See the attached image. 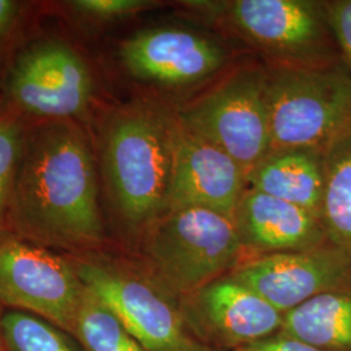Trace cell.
<instances>
[{
  "mask_svg": "<svg viewBox=\"0 0 351 351\" xmlns=\"http://www.w3.org/2000/svg\"><path fill=\"white\" fill-rule=\"evenodd\" d=\"M280 333L324 351H351V285L326 291L284 315Z\"/></svg>",
  "mask_w": 351,
  "mask_h": 351,
  "instance_id": "16",
  "label": "cell"
},
{
  "mask_svg": "<svg viewBox=\"0 0 351 351\" xmlns=\"http://www.w3.org/2000/svg\"><path fill=\"white\" fill-rule=\"evenodd\" d=\"M237 351H324L307 342L293 339L282 333H277L269 339H263L261 342L252 343L243 349Z\"/></svg>",
  "mask_w": 351,
  "mask_h": 351,
  "instance_id": "23",
  "label": "cell"
},
{
  "mask_svg": "<svg viewBox=\"0 0 351 351\" xmlns=\"http://www.w3.org/2000/svg\"><path fill=\"white\" fill-rule=\"evenodd\" d=\"M24 3L16 0H0V50L10 42L20 21Z\"/></svg>",
  "mask_w": 351,
  "mask_h": 351,
  "instance_id": "24",
  "label": "cell"
},
{
  "mask_svg": "<svg viewBox=\"0 0 351 351\" xmlns=\"http://www.w3.org/2000/svg\"><path fill=\"white\" fill-rule=\"evenodd\" d=\"M29 123L7 101L0 104V234L8 232L13 184Z\"/></svg>",
  "mask_w": 351,
  "mask_h": 351,
  "instance_id": "20",
  "label": "cell"
},
{
  "mask_svg": "<svg viewBox=\"0 0 351 351\" xmlns=\"http://www.w3.org/2000/svg\"><path fill=\"white\" fill-rule=\"evenodd\" d=\"M82 284L147 351H213L189 332L180 297L147 264L139 267L97 250L68 255Z\"/></svg>",
  "mask_w": 351,
  "mask_h": 351,
  "instance_id": "3",
  "label": "cell"
},
{
  "mask_svg": "<svg viewBox=\"0 0 351 351\" xmlns=\"http://www.w3.org/2000/svg\"><path fill=\"white\" fill-rule=\"evenodd\" d=\"M251 189L289 202L320 219L324 168L323 150L269 151L247 175Z\"/></svg>",
  "mask_w": 351,
  "mask_h": 351,
  "instance_id": "15",
  "label": "cell"
},
{
  "mask_svg": "<svg viewBox=\"0 0 351 351\" xmlns=\"http://www.w3.org/2000/svg\"><path fill=\"white\" fill-rule=\"evenodd\" d=\"M193 337L213 350L237 351L277 335L284 314L230 275L180 297Z\"/></svg>",
  "mask_w": 351,
  "mask_h": 351,
  "instance_id": "9",
  "label": "cell"
},
{
  "mask_svg": "<svg viewBox=\"0 0 351 351\" xmlns=\"http://www.w3.org/2000/svg\"><path fill=\"white\" fill-rule=\"evenodd\" d=\"M178 120L233 158L246 176L271 151L267 72L242 69L177 113Z\"/></svg>",
  "mask_w": 351,
  "mask_h": 351,
  "instance_id": "6",
  "label": "cell"
},
{
  "mask_svg": "<svg viewBox=\"0 0 351 351\" xmlns=\"http://www.w3.org/2000/svg\"><path fill=\"white\" fill-rule=\"evenodd\" d=\"M73 336L85 351H147L86 287L75 319Z\"/></svg>",
  "mask_w": 351,
  "mask_h": 351,
  "instance_id": "18",
  "label": "cell"
},
{
  "mask_svg": "<svg viewBox=\"0 0 351 351\" xmlns=\"http://www.w3.org/2000/svg\"><path fill=\"white\" fill-rule=\"evenodd\" d=\"M271 151L323 150L351 125V71L319 63L267 72Z\"/></svg>",
  "mask_w": 351,
  "mask_h": 351,
  "instance_id": "5",
  "label": "cell"
},
{
  "mask_svg": "<svg viewBox=\"0 0 351 351\" xmlns=\"http://www.w3.org/2000/svg\"><path fill=\"white\" fill-rule=\"evenodd\" d=\"M156 3L150 0H71L60 5L71 16L90 24H104L146 11Z\"/></svg>",
  "mask_w": 351,
  "mask_h": 351,
  "instance_id": "21",
  "label": "cell"
},
{
  "mask_svg": "<svg viewBox=\"0 0 351 351\" xmlns=\"http://www.w3.org/2000/svg\"><path fill=\"white\" fill-rule=\"evenodd\" d=\"M3 313H4V308H3V306L0 303V351H4L3 341H1V316H3Z\"/></svg>",
  "mask_w": 351,
  "mask_h": 351,
  "instance_id": "25",
  "label": "cell"
},
{
  "mask_svg": "<svg viewBox=\"0 0 351 351\" xmlns=\"http://www.w3.org/2000/svg\"><path fill=\"white\" fill-rule=\"evenodd\" d=\"M120 59L136 80L182 86L216 73L226 62L220 45L195 32L164 26L128 38L120 47Z\"/></svg>",
  "mask_w": 351,
  "mask_h": 351,
  "instance_id": "11",
  "label": "cell"
},
{
  "mask_svg": "<svg viewBox=\"0 0 351 351\" xmlns=\"http://www.w3.org/2000/svg\"><path fill=\"white\" fill-rule=\"evenodd\" d=\"M142 246L147 267L178 297L233 272L245 251L232 216L197 207L169 210Z\"/></svg>",
  "mask_w": 351,
  "mask_h": 351,
  "instance_id": "4",
  "label": "cell"
},
{
  "mask_svg": "<svg viewBox=\"0 0 351 351\" xmlns=\"http://www.w3.org/2000/svg\"><path fill=\"white\" fill-rule=\"evenodd\" d=\"M232 20L239 32L265 50L307 55L326 43V7L303 0H237Z\"/></svg>",
  "mask_w": 351,
  "mask_h": 351,
  "instance_id": "13",
  "label": "cell"
},
{
  "mask_svg": "<svg viewBox=\"0 0 351 351\" xmlns=\"http://www.w3.org/2000/svg\"><path fill=\"white\" fill-rule=\"evenodd\" d=\"M233 220L243 249L261 256L310 250L329 242L319 217L254 189L243 193Z\"/></svg>",
  "mask_w": 351,
  "mask_h": 351,
  "instance_id": "14",
  "label": "cell"
},
{
  "mask_svg": "<svg viewBox=\"0 0 351 351\" xmlns=\"http://www.w3.org/2000/svg\"><path fill=\"white\" fill-rule=\"evenodd\" d=\"M246 184L247 176L233 158L176 116L169 210L197 207L233 217Z\"/></svg>",
  "mask_w": 351,
  "mask_h": 351,
  "instance_id": "12",
  "label": "cell"
},
{
  "mask_svg": "<svg viewBox=\"0 0 351 351\" xmlns=\"http://www.w3.org/2000/svg\"><path fill=\"white\" fill-rule=\"evenodd\" d=\"M285 315L326 291L351 285V256L328 242L310 250L263 255L229 274Z\"/></svg>",
  "mask_w": 351,
  "mask_h": 351,
  "instance_id": "10",
  "label": "cell"
},
{
  "mask_svg": "<svg viewBox=\"0 0 351 351\" xmlns=\"http://www.w3.org/2000/svg\"><path fill=\"white\" fill-rule=\"evenodd\" d=\"M7 103L30 121H80L94 93L88 63L68 43L45 39L14 59L5 80Z\"/></svg>",
  "mask_w": 351,
  "mask_h": 351,
  "instance_id": "7",
  "label": "cell"
},
{
  "mask_svg": "<svg viewBox=\"0 0 351 351\" xmlns=\"http://www.w3.org/2000/svg\"><path fill=\"white\" fill-rule=\"evenodd\" d=\"M213 351H219V350H213Z\"/></svg>",
  "mask_w": 351,
  "mask_h": 351,
  "instance_id": "26",
  "label": "cell"
},
{
  "mask_svg": "<svg viewBox=\"0 0 351 351\" xmlns=\"http://www.w3.org/2000/svg\"><path fill=\"white\" fill-rule=\"evenodd\" d=\"M85 285L68 255L11 232L0 234V303L73 335Z\"/></svg>",
  "mask_w": 351,
  "mask_h": 351,
  "instance_id": "8",
  "label": "cell"
},
{
  "mask_svg": "<svg viewBox=\"0 0 351 351\" xmlns=\"http://www.w3.org/2000/svg\"><path fill=\"white\" fill-rule=\"evenodd\" d=\"M176 116L136 101L103 121L97 162L113 213L141 237L171 208Z\"/></svg>",
  "mask_w": 351,
  "mask_h": 351,
  "instance_id": "2",
  "label": "cell"
},
{
  "mask_svg": "<svg viewBox=\"0 0 351 351\" xmlns=\"http://www.w3.org/2000/svg\"><path fill=\"white\" fill-rule=\"evenodd\" d=\"M326 23L339 43L351 71V0H337L324 4Z\"/></svg>",
  "mask_w": 351,
  "mask_h": 351,
  "instance_id": "22",
  "label": "cell"
},
{
  "mask_svg": "<svg viewBox=\"0 0 351 351\" xmlns=\"http://www.w3.org/2000/svg\"><path fill=\"white\" fill-rule=\"evenodd\" d=\"M320 221L330 243L351 256V125L323 149Z\"/></svg>",
  "mask_w": 351,
  "mask_h": 351,
  "instance_id": "17",
  "label": "cell"
},
{
  "mask_svg": "<svg viewBox=\"0 0 351 351\" xmlns=\"http://www.w3.org/2000/svg\"><path fill=\"white\" fill-rule=\"evenodd\" d=\"M8 232L68 255L104 241L98 163L80 121H30L13 184Z\"/></svg>",
  "mask_w": 351,
  "mask_h": 351,
  "instance_id": "1",
  "label": "cell"
},
{
  "mask_svg": "<svg viewBox=\"0 0 351 351\" xmlns=\"http://www.w3.org/2000/svg\"><path fill=\"white\" fill-rule=\"evenodd\" d=\"M4 351H85L75 336L37 315L5 308L1 316Z\"/></svg>",
  "mask_w": 351,
  "mask_h": 351,
  "instance_id": "19",
  "label": "cell"
}]
</instances>
